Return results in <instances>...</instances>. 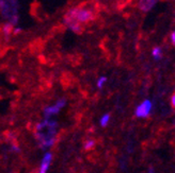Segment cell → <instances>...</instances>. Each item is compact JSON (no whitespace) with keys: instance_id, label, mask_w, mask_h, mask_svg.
<instances>
[{"instance_id":"obj_5","label":"cell","mask_w":175,"mask_h":173,"mask_svg":"<svg viewBox=\"0 0 175 173\" xmlns=\"http://www.w3.org/2000/svg\"><path fill=\"white\" fill-rule=\"evenodd\" d=\"M158 1H159V0H139L138 8L140 11H142V12L147 13L155 7V4L157 3Z\"/></svg>"},{"instance_id":"obj_12","label":"cell","mask_w":175,"mask_h":173,"mask_svg":"<svg viewBox=\"0 0 175 173\" xmlns=\"http://www.w3.org/2000/svg\"><path fill=\"white\" fill-rule=\"evenodd\" d=\"M56 105L59 107L60 109H63L64 106L66 105V99H64V98H62V99H59L57 102H56Z\"/></svg>"},{"instance_id":"obj_15","label":"cell","mask_w":175,"mask_h":173,"mask_svg":"<svg viewBox=\"0 0 175 173\" xmlns=\"http://www.w3.org/2000/svg\"><path fill=\"white\" fill-rule=\"evenodd\" d=\"M171 105H172V107H173V109H175V91H174L173 94H172V97H171Z\"/></svg>"},{"instance_id":"obj_18","label":"cell","mask_w":175,"mask_h":173,"mask_svg":"<svg viewBox=\"0 0 175 173\" xmlns=\"http://www.w3.org/2000/svg\"><path fill=\"white\" fill-rule=\"evenodd\" d=\"M174 15H175V13H174Z\"/></svg>"},{"instance_id":"obj_8","label":"cell","mask_w":175,"mask_h":173,"mask_svg":"<svg viewBox=\"0 0 175 173\" xmlns=\"http://www.w3.org/2000/svg\"><path fill=\"white\" fill-rule=\"evenodd\" d=\"M13 30H14V26L12 25V23H10L9 21L8 23H5L3 26H2L1 28V32L2 34H3L4 38L8 39L10 37V35L13 33Z\"/></svg>"},{"instance_id":"obj_14","label":"cell","mask_w":175,"mask_h":173,"mask_svg":"<svg viewBox=\"0 0 175 173\" xmlns=\"http://www.w3.org/2000/svg\"><path fill=\"white\" fill-rule=\"evenodd\" d=\"M21 31H23V29H21L20 27H18V28H14V30H13V34L17 35V34H19Z\"/></svg>"},{"instance_id":"obj_3","label":"cell","mask_w":175,"mask_h":173,"mask_svg":"<svg viewBox=\"0 0 175 173\" xmlns=\"http://www.w3.org/2000/svg\"><path fill=\"white\" fill-rule=\"evenodd\" d=\"M153 104L150 100H144L141 104L137 107L136 109V116L138 118H146L150 116V113L152 110Z\"/></svg>"},{"instance_id":"obj_19","label":"cell","mask_w":175,"mask_h":173,"mask_svg":"<svg viewBox=\"0 0 175 173\" xmlns=\"http://www.w3.org/2000/svg\"><path fill=\"white\" fill-rule=\"evenodd\" d=\"M174 32H175V31H174Z\"/></svg>"},{"instance_id":"obj_4","label":"cell","mask_w":175,"mask_h":173,"mask_svg":"<svg viewBox=\"0 0 175 173\" xmlns=\"http://www.w3.org/2000/svg\"><path fill=\"white\" fill-rule=\"evenodd\" d=\"M62 23L63 25L66 27L67 29H69L72 32L76 34H80L82 32V26L80 23H78L77 21H75L74 19H71V18L66 17V16H63V19H62Z\"/></svg>"},{"instance_id":"obj_1","label":"cell","mask_w":175,"mask_h":173,"mask_svg":"<svg viewBox=\"0 0 175 173\" xmlns=\"http://www.w3.org/2000/svg\"><path fill=\"white\" fill-rule=\"evenodd\" d=\"M64 16L71 18V19H74L78 23H80V25L90 23V21H92L95 18L94 11L92 9H90V8H85V7L71 8V9L66 11Z\"/></svg>"},{"instance_id":"obj_9","label":"cell","mask_w":175,"mask_h":173,"mask_svg":"<svg viewBox=\"0 0 175 173\" xmlns=\"http://www.w3.org/2000/svg\"><path fill=\"white\" fill-rule=\"evenodd\" d=\"M152 55H153V58H154L155 59H157V61H158V59H160L161 56H162V50H161V48L160 47L153 48Z\"/></svg>"},{"instance_id":"obj_17","label":"cell","mask_w":175,"mask_h":173,"mask_svg":"<svg viewBox=\"0 0 175 173\" xmlns=\"http://www.w3.org/2000/svg\"><path fill=\"white\" fill-rule=\"evenodd\" d=\"M149 173H154V169H153V168H150V169H149Z\"/></svg>"},{"instance_id":"obj_6","label":"cell","mask_w":175,"mask_h":173,"mask_svg":"<svg viewBox=\"0 0 175 173\" xmlns=\"http://www.w3.org/2000/svg\"><path fill=\"white\" fill-rule=\"evenodd\" d=\"M52 160V152H46L44 154V157L42 159L41 167H40V172L39 173H47L49 165Z\"/></svg>"},{"instance_id":"obj_13","label":"cell","mask_w":175,"mask_h":173,"mask_svg":"<svg viewBox=\"0 0 175 173\" xmlns=\"http://www.w3.org/2000/svg\"><path fill=\"white\" fill-rule=\"evenodd\" d=\"M106 81H107V78L106 77H101V78H99V79L97 80V87L99 89L103 88V86H104L105 83H106Z\"/></svg>"},{"instance_id":"obj_7","label":"cell","mask_w":175,"mask_h":173,"mask_svg":"<svg viewBox=\"0 0 175 173\" xmlns=\"http://www.w3.org/2000/svg\"><path fill=\"white\" fill-rule=\"evenodd\" d=\"M60 109L57 106V105H52V106H47L44 109V115H45V118H52V116L59 114V112H60Z\"/></svg>"},{"instance_id":"obj_10","label":"cell","mask_w":175,"mask_h":173,"mask_svg":"<svg viewBox=\"0 0 175 173\" xmlns=\"http://www.w3.org/2000/svg\"><path fill=\"white\" fill-rule=\"evenodd\" d=\"M110 121V115L109 114H105L103 117L101 118V125L103 126V128H105V126L108 125Z\"/></svg>"},{"instance_id":"obj_2","label":"cell","mask_w":175,"mask_h":173,"mask_svg":"<svg viewBox=\"0 0 175 173\" xmlns=\"http://www.w3.org/2000/svg\"><path fill=\"white\" fill-rule=\"evenodd\" d=\"M0 14L8 21L18 15L17 0H0Z\"/></svg>"},{"instance_id":"obj_16","label":"cell","mask_w":175,"mask_h":173,"mask_svg":"<svg viewBox=\"0 0 175 173\" xmlns=\"http://www.w3.org/2000/svg\"><path fill=\"white\" fill-rule=\"evenodd\" d=\"M170 39H171L172 45L175 46V32H172V33H171V35H170Z\"/></svg>"},{"instance_id":"obj_11","label":"cell","mask_w":175,"mask_h":173,"mask_svg":"<svg viewBox=\"0 0 175 173\" xmlns=\"http://www.w3.org/2000/svg\"><path fill=\"white\" fill-rule=\"evenodd\" d=\"M94 145H95V141L92 140V139L87 140V141L85 142V150H91V149L94 148Z\"/></svg>"}]
</instances>
